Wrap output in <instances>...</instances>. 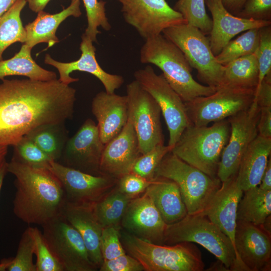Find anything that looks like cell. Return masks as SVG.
<instances>
[{"label": "cell", "instance_id": "obj_1", "mask_svg": "<svg viewBox=\"0 0 271 271\" xmlns=\"http://www.w3.org/2000/svg\"><path fill=\"white\" fill-rule=\"evenodd\" d=\"M2 80L0 146H13L40 125L65 122L73 116L76 90L59 79Z\"/></svg>", "mask_w": 271, "mask_h": 271}, {"label": "cell", "instance_id": "obj_2", "mask_svg": "<svg viewBox=\"0 0 271 271\" xmlns=\"http://www.w3.org/2000/svg\"><path fill=\"white\" fill-rule=\"evenodd\" d=\"M8 171L16 178L13 212L19 219L41 226L61 214L66 202L65 193L61 182L50 170L11 160Z\"/></svg>", "mask_w": 271, "mask_h": 271}, {"label": "cell", "instance_id": "obj_3", "mask_svg": "<svg viewBox=\"0 0 271 271\" xmlns=\"http://www.w3.org/2000/svg\"><path fill=\"white\" fill-rule=\"evenodd\" d=\"M140 56L142 63H151L161 70L167 82L185 102L210 95L217 89L197 82L183 53L162 34L147 39Z\"/></svg>", "mask_w": 271, "mask_h": 271}, {"label": "cell", "instance_id": "obj_4", "mask_svg": "<svg viewBox=\"0 0 271 271\" xmlns=\"http://www.w3.org/2000/svg\"><path fill=\"white\" fill-rule=\"evenodd\" d=\"M120 239L128 254L137 259L146 271H202L205 264L201 252L193 243L157 244L120 229Z\"/></svg>", "mask_w": 271, "mask_h": 271}, {"label": "cell", "instance_id": "obj_5", "mask_svg": "<svg viewBox=\"0 0 271 271\" xmlns=\"http://www.w3.org/2000/svg\"><path fill=\"white\" fill-rule=\"evenodd\" d=\"M230 132L227 118L210 126L191 124L184 129L171 151L207 175L217 177L219 163Z\"/></svg>", "mask_w": 271, "mask_h": 271}, {"label": "cell", "instance_id": "obj_6", "mask_svg": "<svg viewBox=\"0 0 271 271\" xmlns=\"http://www.w3.org/2000/svg\"><path fill=\"white\" fill-rule=\"evenodd\" d=\"M155 177L165 178L177 183L189 215L202 213L222 183L217 177L207 175L171 151L156 168Z\"/></svg>", "mask_w": 271, "mask_h": 271}, {"label": "cell", "instance_id": "obj_7", "mask_svg": "<svg viewBox=\"0 0 271 271\" xmlns=\"http://www.w3.org/2000/svg\"><path fill=\"white\" fill-rule=\"evenodd\" d=\"M182 242L201 245L229 270H237L236 253L230 239L206 215L187 214L178 222L167 225L163 244Z\"/></svg>", "mask_w": 271, "mask_h": 271}, {"label": "cell", "instance_id": "obj_8", "mask_svg": "<svg viewBox=\"0 0 271 271\" xmlns=\"http://www.w3.org/2000/svg\"><path fill=\"white\" fill-rule=\"evenodd\" d=\"M162 34L183 53L198 77L207 85H222L224 66L217 61L211 50L209 39L198 28L187 23L164 30Z\"/></svg>", "mask_w": 271, "mask_h": 271}, {"label": "cell", "instance_id": "obj_9", "mask_svg": "<svg viewBox=\"0 0 271 271\" xmlns=\"http://www.w3.org/2000/svg\"><path fill=\"white\" fill-rule=\"evenodd\" d=\"M255 89L221 85L210 95L185 102L189 119L198 126L227 119L251 105Z\"/></svg>", "mask_w": 271, "mask_h": 271}, {"label": "cell", "instance_id": "obj_10", "mask_svg": "<svg viewBox=\"0 0 271 271\" xmlns=\"http://www.w3.org/2000/svg\"><path fill=\"white\" fill-rule=\"evenodd\" d=\"M43 235L64 271H94L83 240L77 230L59 215L41 225Z\"/></svg>", "mask_w": 271, "mask_h": 271}, {"label": "cell", "instance_id": "obj_11", "mask_svg": "<svg viewBox=\"0 0 271 271\" xmlns=\"http://www.w3.org/2000/svg\"><path fill=\"white\" fill-rule=\"evenodd\" d=\"M134 77L158 104L169 132L168 146L172 150L184 129L191 124L185 102L163 74H157L151 66L136 71Z\"/></svg>", "mask_w": 271, "mask_h": 271}, {"label": "cell", "instance_id": "obj_12", "mask_svg": "<svg viewBox=\"0 0 271 271\" xmlns=\"http://www.w3.org/2000/svg\"><path fill=\"white\" fill-rule=\"evenodd\" d=\"M128 117L137 133L141 154L164 145L161 109L153 96L136 80L126 85Z\"/></svg>", "mask_w": 271, "mask_h": 271}, {"label": "cell", "instance_id": "obj_13", "mask_svg": "<svg viewBox=\"0 0 271 271\" xmlns=\"http://www.w3.org/2000/svg\"><path fill=\"white\" fill-rule=\"evenodd\" d=\"M259 114L260 108L254 100L248 108L227 118L230 132L217 173L221 182L237 174L243 155L258 135Z\"/></svg>", "mask_w": 271, "mask_h": 271}, {"label": "cell", "instance_id": "obj_14", "mask_svg": "<svg viewBox=\"0 0 271 271\" xmlns=\"http://www.w3.org/2000/svg\"><path fill=\"white\" fill-rule=\"evenodd\" d=\"M126 23L145 40L158 36L168 28L187 23L179 12L166 0H117Z\"/></svg>", "mask_w": 271, "mask_h": 271}, {"label": "cell", "instance_id": "obj_15", "mask_svg": "<svg viewBox=\"0 0 271 271\" xmlns=\"http://www.w3.org/2000/svg\"><path fill=\"white\" fill-rule=\"evenodd\" d=\"M48 169L61 182L66 201L73 204L93 205L110 192L118 180L86 173L54 161Z\"/></svg>", "mask_w": 271, "mask_h": 271}, {"label": "cell", "instance_id": "obj_16", "mask_svg": "<svg viewBox=\"0 0 271 271\" xmlns=\"http://www.w3.org/2000/svg\"><path fill=\"white\" fill-rule=\"evenodd\" d=\"M234 247L237 270H270L271 233L262 225L237 220Z\"/></svg>", "mask_w": 271, "mask_h": 271}, {"label": "cell", "instance_id": "obj_17", "mask_svg": "<svg viewBox=\"0 0 271 271\" xmlns=\"http://www.w3.org/2000/svg\"><path fill=\"white\" fill-rule=\"evenodd\" d=\"M104 145L97 124L88 118L68 139L57 162L86 173L101 175L99 165Z\"/></svg>", "mask_w": 271, "mask_h": 271}, {"label": "cell", "instance_id": "obj_18", "mask_svg": "<svg viewBox=\"0 0 271 271\" xmlns=\"http://www.w3.org/2000/svg\"><path fill=\"white\" fill-rule=\"evenodd\" d=\"M167 225L152 200L145 193L130 200L120 223L121 229L127 232L157 244H164Z\"/></svg>", "mask_w": 271, "mask_h": 271}, {"label": "cell", "instance_id": "obj_19", "mask_svg": "<svg viewBox=\"0 0 271 271\" xmlns=\"http://www.w3.org/2000/svg\"><path fill=\"white\" fill-rule=\"evenodd\" d=\"M141 155L137 133L128 117L120 132L104 145L99 165L100 173L118 179L131 172Z\"/></svg>", "mask_w": 271, "mask_h": 271}, {"label": "cell", "instance_id": "obj_20", "mask_svg": "<svg viewBox=\"0 0 271 271\" xmlns=\"http://www.w3.org/2000/svg\"><path fill=\"white\" fill-rule=\"evenodd\" d=\"M81 40L80 45L81 54L78 60L69 62H61L53 59L49 54H47L45 57V63L57 69L59 73L58 79L64 84L69 85L79 80L78 78L70 76L73 71L85 72L99 79L107 93H114L115 90L120 88L123 83V78L120 75L105 71L96 60V48L93 45L92 41L84 33L81 36Z\"/></svg>", "mask_w": 271, "mask_h": 271}, {"label": "cell", "instance_id": "obj_21", "mask_svg": "<svg viewBox=\"0 0 271 271\" xmlns=\"http://www.w3.org/2000/svg\"><path fill=\"white\" fill-rule=\"evenodd\" d=\"M205 2L212 16V28L209 39L215 56L239 33L271 25V20H255L234 15L225 8L221 0H205Z\"/></svg>", "mask_w": 271, "mask_h": 271}, {"label": "cell", "instance_id": "obj_22", "mask_svg": "<svg viewBox=\"0 0 271 271\" xmlns=\"http://www.w3.org/2000/svg\"><path fill=\"white\" fill-rule=\"evenodd\" d=\"M243 192L236 174L222 182L220 188L201 214L206 215L229 238L234 249L237 210Z\"/></svg>", "mask_w": 271, "mask_h": 271}, {"label": "cell", "instance_id": "obj_23", "mask_svg": "<svg viewBox=\"0 0 271 271\" xmlns=\"http://www.w3.org/2000/svg\"><path fill=\"white\" fill-rule=\"evenodd\" d=\"M91 111L97 121L100 139L105 145L120 132L127 121L126 96L101 91L92 99Z\"/></svg>", "mask_w": 271, "mask_h": 271}, {"label": "cell", "instance_id": "obj_24", "mask_svg": "<svg viewBox=\"0 0 271 271\" xmlns=\"http://www.w3.org/2000/svg\"><path fill=\"white\" fill-rule=\"evenodd\" d=\"M61 215L79 233L90 261L99 269L103 261L100 249L103 227L94 214L92 205L76 204L66 201Z\"/></svg>", "mask_w": 271, "mask_h": 271}, {"label": "cell", "instance_id": "obj_25", "mask_svg": "<svg viewBox=\"0 0 271 271\" xmlns=\"http://www.w3.org/2000/svg\"><path fill=\"white\" fill-rule=\"evenodd\" d=\"M144 193L152 200L165 223L171 224L187 214L178 185L163 177H155Z\"/></svg>", "mask_w": 271, "mask_h": 271}, {"label": "cell", "instance_id": "obj_26", "mask_svg": "<svg viewBox=\"0 0 271 271\" xmlns=\"http://www.w3.org/2000/svg\"><path fill=\"white\" fill-rule=\"evenodd\" d=\"M80 0H71L70 5L59 13L51 14L40 11L33 22L25 26L26 39L25 44L32 49L41 43H46L48 47L58 43L59 40L56 35L61 23L68 17H79L81 14Z\"/></svg>", "mask_w": 271, "mask_h": 271}, {"label": "cell", "instance_id": "obj_27", "mask_svg": "<svg viewBox=\"0 0 271 271\" xmlns=\"http://www.w3.org/2000/svg\"><path fill=\"white\" fill-rule=\"evenodd\" d=\"M270 153L271 138L258 134L243 155L237 173L243 191L259 186Z\"/></svg>", "mask_w": 271, "mask_h": 271}, {"label": "cell", "instance_id": "obj_28", "mask_svg": "<svg viewBox=\"0 0 271 271\" xmlns=\"http://www.w3.org/2000/svg\"><path fill=\"white\" fill-rule=\"evenodd\" d=\"M32 49L25 44L13 57L0 61V79L9 76H24L35 81H48L57 79L54 72L46 70L34 61Z\"/></svg>", "mask_w": 271, "mask_h": 271}, {"label": "cell", "instance_id": "obj_29", "mask_svg": "<svg viewBox=\"0 0 271 271\" xmlns=\"http://www.w3.org/2000/svg\"><path fill=\"white\" fill-rule=\"evenodd\" d=\"M271 215V190L258 186L243 191L237 210V220L262 225Z\"/></svg>", "mask_w": 271, "mask_h": 271}, {"label": "cell", "instance_id": "obj_30", "mask_svg": "<svg viewBox=\"0 0 271 271\" xmlns=\"http://www.w3.org/2000/svg\"><path fill=\"white\" fill-rule=\"evenodd\" d=\"M25 136L56 162L60 160L69 139L64 122L40 125Z\"/></svg>", "mask_w": 271, "mask_h": 271}, {"label": "cell", "instance_id": "obj_31", "mask_svg": "<svg viewBox=\"0 0 271 271\" xmlns=\"http://www.w3.org/2000/svg\"><path fill=\"white\" fill-rule=\"evenodd\" d=\"M258 82V66L255 52L224 65L222 85L256 88Z\"/></svg>", "mask_w": 271, "mask_h": 271}, {"label": "cell", "instance_id": "obj_32", "mask_svg": "<svg viewBox=\"0 0 271 271\" xmlns=\"http://www.w3.org/2000/svg\"><path fill=\"white\" fill-rule=\"evenodd\" d=\"M132 199L120 191L115 186L94 203L92 205L93 211L102 227L114 226L121 227L122 218Z\"/></svg>", "mask_w": 271, "mask_h": 271}, {"label": "cell", "instance_id": "obj_33", "mask_svg": "<svg viewBox=\"0 0 271 271\" xmlns=\"http://www.w3.org/2000/svg\"><path fill=\"white\" fill-rule=\"evenodd\" d=\"M27 3V0H17L0 17V61L3 60L4 52L12 44L25 43L26 33L21 13Z\"/></svg>", "mask_w": 271, "mask_h": 271}, {"label": "cell", "instance_id": "obj_34", "mask_svg": "<svg viewBox=\"0 0 271 271\" xmlns=\"http://www.w3.org/2000/svg\"><path fill=\"white\" fill-rule=\"evenodd\" d=\"M260 29L248 30L230 41L216 56L218 63L224 66L235 59L255 53L259 44Z\"/></svg>", "mask_w": 271, "mask_h": 271}, {"label": "cell", "instance_id": "obj_35", "mask_svg": "<svg viewBox=\"0 0 271 271\" xmlns=\"http://www.w3.org/2000/svg\"><path fill=\"white\" fill-rule=\"evenodd\" d=\"M205 6V0H178L173 9L181 14L187 24L206 35L210 33L212 23Z\"/></svg>", "mask_w": 271, "mask_h": 271}, {"label": "cell", "instance_id": "obj_36", "mask_svg": "<svg viewBox=\"0 0 271 271\" xmlns=\"http://www.w3.org/2000/svg\"><path fill=\"white\" fill-rule=\"evenodd\" d=\"M14 147L12 160L32 167L49 169L53 160L32 141L24 136Z\"/></svg>", "mask_w": 271, "mask_h": 271}, {"label": "cell", "instance_id": "obj_37", "mask_svg": "<svg viewBox=\"0 0 271 271\" xmlns=\"http://www.w3.org/2000/svg\"><path fill=\"white\" fill-rule=\"evenodd\" d=\"M87 21V26L84 33L93 42H97V35L100 33L97 29L101 27L104 30L109 31L111 26L106 16V2L98 0H82Z\"/></svg>", "mask_w": 271, "mask_h": 271}, {"label": "cell", "instance_id": "obj_38", "mask_svg": "<svg viewBox=\"0 0 271 271\" xmlns=\"http://www.w3.org/2000/svg\"><path fill=\"white\" fill-rule=\"evenodd\" d=\"M28 228L34 242L36 271H64L48 247L42 232L37 227Z\"/></svg>", "mask_w": 271, "mask_h": 271}, {"label": "cell", "instance_id": "obj_39", "mask_svg": "<svg viewBox=\"0 0 271 271\" xmlns=\"http://www.w3.org/2000/svg\"><path fill=\"white\" fill-rule=\"evenodd\" d=\"M171 151L168 145L155 147L138 158L131 172L147 180H153L156 168L165 156Z\"/></svg>", "mask_w": 271, "mask_h": 271}, {"label": "cell", "instance_id": "obj_40", "mask_svg": "<svg viewBox=\"0 0 271 271\" xmlns=\"http://www.w3.org/2000/svg\"><path fill=\"white\" fill-rule=\"evenodd\" d=\"M34 242L28 228L23 233L20 240L16 256L8 267V271H36L33 260Z\"/></svg>", "mask_w": 271, "mask_h": 271}, {"label": "cell", "instance_id": "obj_41", "mask_svg": "<svg viewBox=\"0 0 271 271\" xmlns=\"http://www.w3.org/2000/svg\"><path fill=\"white\" fill-rule=\"evenodd\" d=\"M121 227L109 226L103 228L100 240V249L103 260L116 258L126 253L120 239Z\"/></svg>", "mask_w": 271, "mask_h": 271}, {"label": "cell", "instance_id": "obj_42", "mask_svg": "<svg viewBox=\"0 0 271 271\" xmlns=\"http://www.w3.org/2000/svg\"><path fill=\"white\" fill-rule=\"evenodd\" d=\"M258 66V82L271 75V26L260 29L259 40L255 52Z\"/></svg>", "mask_w": 271, "mask_h": 271}, {"label": "cell", "instance_id": "obj_43", "mask_svg": "<svg viewBox=\"0 0 271 271\" xmlns=\"http://www.w3.org/2000/svg\"><path fill=\"white\" fill-rule=\"evenodd\" d=\"M153 180H147L131 172L118 178L116 186L122 193L133 198L145 192Z\"/></svg>", "mask_w": 271, "mask_h": 271}, {"label": "cell", "instance_id": "obj_44", "mask_svg": "<svg viewBox=\"0 0 271 271\" xmlns=\"http://www.w3.org/2000/svg\"><path fill=\"white\" fill-rule=\"evenodd\" d=\"M235 16L255 20H271V0H247Z\"/></svg>", "mask_w": 271, "mask_h": 271}, {"label": "cell", "instance_id": "obj_45", "mask_svg": "<svg viewBox=\"0 0 271 271\" xmlns=\"http://www.w3.org/2000/svg\"><path fill=\"white\" fill-rule=\"evenodd\" d=\"M100 271H142L144 268L135 258L126 253L112 259L103 260Z\"/></svg>", "mask_w": 271, "mask_h": 271}, {"label": "cell", "instance_id": "obj_46", "mask_svg": "<svg viewBox=\"0 0 271 271\" xmlns=\"http://www.w3.org/2000/svg\"><path fill=\"white\" fill-rule=\"evenodd\" d=\"M254 100L259 107H271V75L266 76L256 87Z\"/></svg>", "mask_w": 271, "mask_h": 271}, {"label": "cell", "instance_id": "obj_47", "mask_svg": "<svg viewBox=\"0 0 271 271\" xmlns=\"http://www.w3.org/2000/svg\"><path fill=\"white\" fill-rule=\"evenodd\" d=\"M257 129L258 135L271 138V107L260 108Z\"/></svg>", "mask_w": 271, "mask_h": 271}, {"label": "cell", "instance_id": "obj_48", "mask_svg": "<svg viewBox=\"0 0 271 271\" xmlns=\"http://www.w3.org/2000/svg\"><path fill=\"white\" fill-rule=\"evenodd\" d=\"M247 0H221L223 6L231 14L236 15Z\"/></svg>", "mask_w": 271, "mask_h": 271}, {"label": "cell", "instance_id": "obj_49", "mask_svg": "<svg viewBox=\"0 0 271 271\" xmlns=\"http://www.w3.org/2000/svg\"><path fill=\"white\" fill-rule=\"evenodd\" d=\"M258 187L264 190H271V159L269 158Z\"/></svg>", "mask_w": 271, "mask_h": 271}, {"label": "cell", "instance_id": "obj_50", "mask_svg": "<svg viewBox=\"0 0 271 271\" xmlns=\"http://www.w3.org/2000/svg\"><path fill=\"white\" fill-rule=\"evenodd\" d=\"M50 0H27L29 8L35 13L43 11Z\"/></svg>", "mask_w": 271, "mask_h": 271}, {"label": "cell", "instance_id": "obj_51", "mask_svg": "<svg viewBox=\"0 0 271 271\" xmlns=\"http://www.w3.org/2000/svg\"><path fill=\"white\" fill-rule=\"evenodd\" d=\"M8 162L5 159L0 162V191L3 185L4 178L8 171Z\"/></svg>", "mask_w": 271, "mask_h": 271}, {"label": "cell", "instance_id": "obj_52", "mask_svg": "<svg viewBox=\"0 0 271 271\" xmlns=\"http://www.w3.org/2000/svg\"><path fill=\"white\" fill-rule=\"evenodd\" d=\"M17 0H0V17L6 12Z\"/></svg>", "mask_w": 271, "mask_h": 271}, {"label": "cell", "instance_id": "obj_53", "mask_svg": "<svg viewBox=\"0 0 271 271\" xmlns=\"http://www.w3.org/2000/svg\"><path fill=\"white\" fill-rule=\"evenodd\" d=\"M13 257L4 258L0 261V271H5L8 269L12 263Z\"/></svg>", "mask_w": 271, "mask_h": 271}, {"label": "cell", "instance_id": "obj_54", "mask_svg": "<svg viewBox=\"0 0 271 271\" xmlns=\"http://www.w3.org/2000/svg\"><path fill=\"white\" fill-rule=\"evenodd\" d=\"M8 146H0V162L6 159L8 153Z\"/></svg>", "mask_w": 271, "mask_h": 271}]
</instances>
